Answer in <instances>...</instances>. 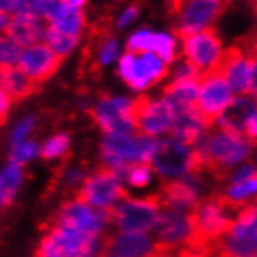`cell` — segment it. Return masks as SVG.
<instances>
[{"label":"cell","mask_w":257,"mask_h":257,"mask_svg":"<svg viewBox=\"0 0 257 257\" xmlns=\"http://www.w3.org/2000/svg\"><path fill=\"white\" fill-rule=\"evenodd\" d=\"M108 252V237L55 228L41 240L36 257H104Z\"/></svg>","instance_id":"obj_1"},{"label":"cell","mask_w":257,"mask_h":257,"mask_svg":"<svg viewBox=\"0 0 257 257\" xmlns=\"http://www.w3.org/2000/svg\"><path fill=\"white\" fill-rule=\"evenodd\" d=\"M232 210H238V207L232 206L224 195L210 196L198 203L190 212L195 237L207 245L217 246L226 232L232 228L235 220L229 214Z\"/></svg>","instance_id":"obj_2"},{"label":"cell","mask_w":257,"mask_h":257,"mask_svg":"<svg viewBox=\"0 0 257 257\" xmlns=\"http://www.w3.org/2000/svg\"><path fill=\"white\" fill-rule=\"evenodd\" d=\"M158 141L145 134L108 136L101 145V155L106 167L118 175L130 164H150Z\"/></svg>","instance_id":"obj_3"},{"label":"cell","mask_w":257,"mask_h":257,"mask_svg":"<svg viewBox=\"0 0 257 257\" xmlns=\"http://www.w3.org/2000/svg\"><path fill=\"white\" fill-rule=\"evenodd\" d=\"M206 144V172L224 175L234 165L243 162L249 155L252 144L245 134L218 130L207 138Z\"/></svg>","instance_id":"obj_4"},{"label":"cell","mask_w":257,"mask_h":257,"mask_svg":"<svg viewBox=\"0 0 257 257\" xmlns=\"http://www.w3.org/2000/svg\"><path fill=\"white\" fill-rule=\"evenodd\" d=\"M125 196L126 190L122 184V178L117 172L103 167L84 179L77 200L95 210H109Z\"/></svg>","instance_id":"obj_5"},{"label":"cell","mask_w":257,"mask_h":257,"mask_svg":"<svg viewBox=\"0 0 257 257\" xmlns=\"http://www.w3.org/2000/svg\"><path fill=\"white\" fill-rule=\"evenodd\" d=\"M255 204H245L238 210L232 228L218 241L215 251L220 257L255 255Z\"/></svg>","instance_id":"obj_6"},{"label":"cell","mask_w":257,"mask_h":257,"mask_svg":"<svg viewBox=\"0 0 257 257\" xmlns=\"http://www.w3.org/2000/svg\"><path fill=\"white\" fill-rule=\"evenodd\" d=\"M210 70L220 73L232 92L248 97L255 94V59L251 53L245 55L240 47L221 52L220 59Z\"/></svg>","instance_id":"obj_7"},{"label":"cell","mask_w":257,"mask_h":257,"mask_svg":"<svg viewBox=\"0 0 257 257\" xmlns=\"http://www.w3.org/2000/svg\"><path fill=\"white\" fill-rule=\"evenodd\" d=\"M161 217V204L156 195L142 200H126L112 209V220L123 232H148L155 229Z\"/></svg>","instance_id":"obj_8"},{"label":"cell","mask_w":257,"mask_h":257,"mask_svg":"<svg viewBox=\"0 0 257 257\" xmlns=\"http://www.w3.org/2000/svg\"><path fill=\"white\" fill-rule=\"evenodd\" d=\"M175 115V109L165 98L150 100L148 97H139L131 104V118L136 131L150 138L170 131Z\"/></svg>","instance_id":"obj_9"},{"label":"cell","mask_w":257,"mask_h":257,"mask_svg":"<svg viewBox=\"0 0 257 257\" xmlns=\"http://www.w3.org/2000/svg\"><path fill=\"white\" fill-rule=\"evenodd\" d=\"M112 220V209L95 210L80 200H72L63 204L55 220L56 229L101 234L103 228Z\"/></svg>","instance_id":"obj_10"},{"label":"cell","mask_w":257,"mask_h":257,"mask_svg":"<svg viewBox=\"0 0 257 257\" xmlns=\"http://www.w3.org/2000/svg\"><path fill=\"white\" fill-rule=\"evenodd\" d=\"M232 98V90L220 73L214 70L201 73L200 92L198 98H196V111L200 112L207 128H210L214 122H217V118L226 109Z\"/></svg>","instance_id":"obj_11"},{"label":"cell","mask_w":257,"mask_h":257,"mask_svg":"<svg viewBox=\"0 0 257 257\" xmlns=\"http://www.w3.org/2000/svg\"><path fill=\"white\" fill-rule=\"evenodd\" d=\"M193 237V223L190 214L178 210H165L161 214L158 224L155 226L156 251L170 257L175 251L183 248Z\"/></svg>","instance_id":"obj_12"},{"label":"cell","mask_w":257,"mask_h":257,"mask_svg":"<svg viewBox=\"0 0 257 257\" xmlns=\"http://www.w3.org/2000/svg\"><path fill=\"white\" fill-rule=\"evenodd\" d=\"M118 72L133 89L139 90L162 80L167 73V67L155 53H139V56H136L126 52L120 59Z\"/></svg>","instance_id":"obj_13"},{"label":"cell","mask_w":257,"mask_h":257,"mask_svg":"<svg viewBox=\"0 0 257 257\" xmlns=\"http://www.w3.org/2000/svg\"><path fill=\"white\" fill-rule=\"evenodd\" d=\"M131 104L133 100L123 97H103L90 114L108 136H131L136 131Z\"/></svg>","instance_id":"obj_14"},{"label":"cell","mask_w":257,"mask_h":257,"mask_svg":"<svg viewBox=\"0 0 257 257\" xmlns=\"http://www.w3.org/2000/svg\"><path fill=\"white\" fill-rule=\"evenodd\" d=\"M228 2L229 0H187L178 11V35L186 38L207 28Z\"/></svg>","instance_id":"obj_15"},{"label":"cell","mask_w":257,"mask_h":257,"mask_svg":"<svg viewBox=\"0 0 257 257\" xmlns=\"http://www.w3.org/2000/svg\"><path fill=\"white\" fill-rule=\"evenodd\" d=\"M63 58L58 56L47 44H35L21 53L18 69L25 73L33 83L47 81L61 66Z\"/></svg>","instance_id":"obj_16"},{"label":"cell","mask_w":257,"mask_h":257,"mask_svg":"<svg viewBox=\"0 0 257 257\" xmlns=\"http://www.w3.org/2000/svg\"><path fill=\"white\" fill-rule=\"evenodd\" d=\"M184 39V53L189 63L201 73L212 69L221 56V42L214 28H204Z\"/></svg>","instance_id":"obj_17"},{"label":"cell","mask_w":257,"mask_h":257,"mask_svg":"<svg viewBox=\"0 0 257 257\" xmlns=\"http://www.w3.org/2000/svg\"><path fill=\"white\" fill-rule=\"evenodd\" d=\"M151 164L153 169L164 176H181L190 173L192 148L175 139L158 142Z\"/></svg>","instance_id":"obj_18"},{"label":"cell","mask_w":257,"mask_h":257,"mask_svg":"<svg viewBox=\"0 0 257 257\" xmlns=\"http://www.w3.org/2000/svg\"><path fill=\"white\" fill-rule=\"evenodd\" d=\"M198 193H200V184L196 178L192 175L183 179L165 183L161 192L156 193V196L161 207H165L167 210L183 212L186 209H193L200 203Z\"/></svg>","instance_id":"obj_19"},{"label":"cell","mask_w":257,"mask_h":257,"mask_svg":"<svg viewBox=\"0 0 257 257\" xmlns=\"http://www.w3.org/2000/svg\"><path fill=\"white\" fill-rule=\"evenodd\" d=\"M108 251L123 257H150L156 252V243L145 232H122L108 237Z\"/></svg>","instance_id":"obj_20"},{"label":"cell","mask_w":257,"mask_h":257,"mask_svg":"<svg viewBox=\"0 0 257 257\" xmlns=\"http://www.w3.org/2000/svg\"><path fill=\"white\" fill-rule=\"evenodd\" d=\"M5 35L10 41H13L19 47H32L38 44L44 36V30L39 22V16L33 14H22L16 13L10 19Z\"/></svg>","instance_id":"obj_21"},{"label":"cell","mask_w":257,"mask_h":257,"mask_svg":"<svg viewBox=\"0 0 257 257\" xmlns=\"http://www.w3.org/2000/svg\"><path fill=\"white\" fill-rule=\"evenodd\" d=\"M175 114V122L169 133L173 136L175 141L181 144L195 145L204 136V131L209 130L200 112L196 111V106L184 111H178Z\"/></svg>","instance_id":"obj_22"},{"label":"cell","mask_w":257,"mask_h":257,"mask_svg":"<svg viewBox=\"0 0 257 257\" xmlns=\"http://www.w3.org/2000/svg\"><path fill=\"white\" fill-rule=\"evenodd\" d=\"M0 89L11 101H21L38 90V84L11 64L0 66Z\"/></svg>","instance_id":"obj_23"},{"label":"cell","mask_w":257,"mask_h":257,"mask_svg":"<svg viewBox=\"0 0 257 257\" xmlns=\"http://www.w3.org/2000/svg\"><path fill=\"white\" fill-rule=\"evenodd\" d=\"M252 112H255L254 100H251L248 95H240L231 100V103L217 118V123L223 131L243 134L245 122Z\"/></svg>","instance_id":"obj_24"},{"label":"cell","mask_w":257,"mask_h":257,"mask_svg":"<svg viewBox=\"0 0 257 257\" xmlns=\"http://www.w3.org/2000/svg\"><path fill=\"white\" fill-rule=\"evenodd\" d=\"M200 92V78L175 80L164 89V98L167 100L175 112L196 106V98Z\"/></svg>","instance_id":"obj_25"},{"label":"cell","mask_w":257,"mask_h":257,"mask_svg":"<svg viewBox=\"0 0 257 257\" xmlns=\"http://www.w3.org/2000/svg\"><path fill=\"white\" fill-rule=\"evenodd\" d=\"M44 38L47 41L49 47L58 55L64 58L66 55H69L80 41V36H75L70 33H64L59 28H56L55 25L50 24V27L44 32Z\"/></svg>","instance_id":"obj_26"},{"label":"cell","mask_w":257,"mask_h":257,"mask_svg":"<svg viewBox=\"0 0 257 257\" xmlns=\"http://www.w3.org/2000/svg\"><path fill=\"white\" fill-rule=\"evenodd\" d=\"M22 181V167L16 162H10L7 165V169L4 170L2 176H0V184H2L4 190V201L2 204H10L16 195L19 186Z\"/></svg>","instance_id":"obj_27"},{"label":"cell","mask_w":257,"mask_h":257,"mask_svg":"<svg viewBox=\"0 0 257 257\" xmlns=\"http://www.w3.org/2000/svg\"><path fill=\"white\" fill-rule=\"evenodd\" d=\"M156 41H158V33H151L147 30L134 33L126 49L130 53H155L156 49Z\"/></svg>","instance_id":"obj_28"},{"label":"cell","mask_w":257,"mask_h":257,"mask_svg":"<svg viewBox=\"0 0 257 257\" xmlns=\"http://www.w3.org/2000/svg\"><path fill=\"white\" fill-rule=\"evenodd\" d=\"M122 179H126L134 187H144L151 179V169L148 164H130L122 173Z\"/></svg>","instance_id":"obj_29"},{"label":"cell","mask_w":257,"mask_h":257,"mask_svg":"<svg viewBox=\"0 0 257 257\" xmlns=\"http://www.w3.org/2000/svg\"><path fill=\"white\" fill-rule=\"evenodd\" d=\"M70 145V139L67 134H58L55 138H52L50 141H47L41 150V153L45 159H55L63 156L64 153H67Z\"/></svg>","instance_id":"obj_30"},{"label":"cell","mask_w":257,"mask_h":257,"mask_svg":"<svg viewBox=\"0 0 257 257\" xmlns=\"http://www.w3.org/2000/svg\"><path fill=\"white\" fill-rule=\"evenodd\" d=\"M41 153L39 145L35 142H21V144H14L13 153H11V161L16 162L19 165L25 164L27 161L35 159Z\"/></svg>","instance_id":"obj_31"},{"label":"cell","mask_w":257,"mask_h":257,"mask_svg":"<svg viewBox=\"0 0 257 257\" xmlns=\"http://www.w3.org/2000/svg\"><path fill=\"white\" fill-rule=\"evenodd\" d=\"M21 53L22 52L19 45H16L8 38L0 36V66H5V64L13 66L14 63H18Z\"/></svg>","instance_id":"obj_32"},{"label":"cell","mask_w":257,"mask_h":257,"mask_svg":"<svg viewBox=\"0 0 257 257\" xmlns=\"http://www.w3.org/2000/svg\"><path fill=\"white\" fill-rule=\"evenodd\" d=\"M118 53V44L115 39H108L103 44L101 52H100V61L101 64H109L112 59L117 56Z\"/></svg>","instance_id":"obj_33"},{"label":"cell","mask_w":257,"mask_h":257,"mask_svg":"<svg viewBox=\"0 0 257 257\" xmlns=\"http://www.w3.org/2000/svg\"><path fill=\"white\" fill-rule=\"evenodd\" d=\"M33 126H35V118H25V120H22V122L18 125V128L14 130V136H13V141H14V144H21V142H24V139L28 136V133L33 130Z\"/></svg>","instance_id":"obj_34"},{"label":"cell","mask_w":257,"mask_h":257,"mask_svg":"<svg viewBox=\"0 0 257 257\" xmlns=\"http://www.w3.org/2000/svg\"><path fill=\"white\" fill-rule=\"evenodd\" d=\"M10 106H11V100H10V97L4 92L2 89H0V125H4V123H5L7 115H8V111H10Z\"/></svg>","instance_id":"obj_35"},{"label":"cell","mask_w":257,"mask_h":257,"mask_svg":"<svg viewBox=\"0 0 257 257\" xmlns=\"http://www.w3.org/2000/svg\"><path fill=\"white\" fill-rule=\"evenodd\" d=\"M138 13H139L138 7H131V8H128V10L122 14V18L118 19V25H120V27H125L126 24H130L136 16H138Z\"/></svg>","instance_id":"obj_36"},{"label":"cell","mask_w":257,"mask_h":257,"mask_svg":"<svg viewBox=\"0 0 257 257\" xmlns=\"http://www.w3.org/2000/svg\"><path fill=\"white\" fill-rule=\"evenodd\" d=\"M19 5V0H0V13H14Z\"/></svg>","instance_id":"obj_37"},{"label":"cell","mask_w":257,"mask_h":257,"mask_svg":"<svg viewBox=\"0 0 257 257\" xmlns=\"http://www.w3.org/2000/svg\"><path fill=\"white\" fill-rule=\"evenodd\" d=\"M8 22H10V18L5 13H0V36H2V33H5Z\"/></svg>","instance_id":"obj_38"},{"label":"cell","mask_w":257,"mask_h":257,"mask_svg":"<svg viewBox=\"0 0 257 257\" xmlns=\"http://www.w3.org/2000/svg\"><path fill=\"white\" fill-rule=\"evenodd\" d=\"M61 2L63 4H66V5H70V7H81L84 2H86V0H61Z\"/></svg>","instance_id":"obj_39"},{"label":"cell","mask_w":257,"mask_h":257,"mask_svg":"<svg viewBox=\"0 0 257 257\" xmlns=\"http://www.w3.org/2000/svg\"><path fill=\"white\" fill-rule=\"evenodd\" d=\"M184 2H187V0H172V4H173V10L178 13V11H179V8L184 5Z\"/></svg>","instance_id":"obj_40"},{"label":"cell","mask_w":257,"mask_h":257,"mask_svg":"<svg viewBox=\"0 0 257 257\" xmlns=\"http://www.w3.org/2000/svg\"><path fill=\"white\" fill-rule=\"evenodd\" d=\"M4 201V190H2V184H0V204Z\"/></svg>","instance_id":"obj_41"},{"label":"cell","mask_w":257,"mask_h":257,"mask_svg":"<svg viewBox=\"0 0 257 257\" xmlns=\"http://www.w3.org/2000/svg\"><path fill=\"white\" fill-rule=\"evenodd\" d=\"M249 257H255V255H249Z\"/></svg>","instance_id":"obj_42"}]
</instances>
